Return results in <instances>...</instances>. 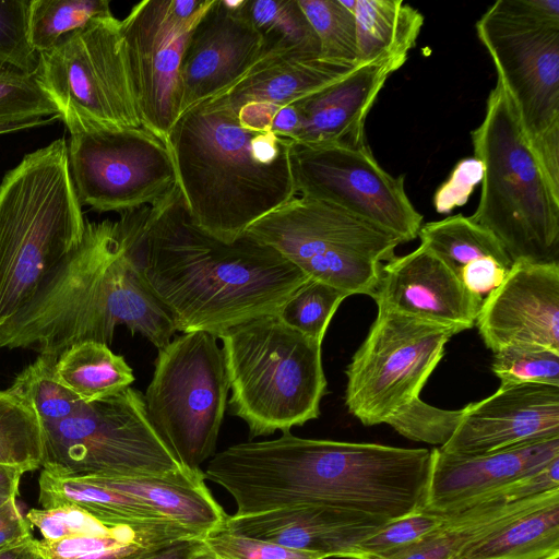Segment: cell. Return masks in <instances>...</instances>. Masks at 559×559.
Masks as SVG:
<instances>
[{"label":"cell","mask_w":559,"mask_h":559,"mask_svg":"<svg viewBox=\"0 0 559 559\" xmlns=\"http://www.w3.org/2000/svg\"><path fill=\"white\" fill-rule=\"evenodd\" d=\"M119 221L176 332L218 338L238 324L276 314L308 280L247 231L225 242L199 228L177 185L156 203L120 213Z\"/></svg>","instance_id":"obj_1"},{"label":"cell","mask_w":559,"mask_h":559,"mask_svg":"<svg viewBox=\"0 0 559 559\" xmlns=\"http://www.w3.org/2000/svg\"><path fill=\"white\" fill-rule=\"evenodd\" d=\"M432 453L426 448L307 439L290 431L215 453L204 476L236 515L317 506L388 522L421 508Z\"/></svg>","instance_id":"obj_2"},{"label":"cell","mask_w":559,"mask_h":559,"mask_svg":"<svg viewBox=\"0 0 559 559\" xmlns=\"http://www.w3.org/2000/svg\"><path fill=\"white\" fill-rule=\"evenodd\" d=\"M120 324L158 349L176 333L119 222H86L79 246L0 326V348L59 357L83 342L109 345Z\"/></svg>","instance_id":"obj_3"},{"label":"cell","mask_w":559,"mask_h":559,"mask_svg":"<svg viewBox=\"0 0 559 559\" xmlns=\"http://www.w3.org/2000/svg\"><path fill=\"white\" fill-rule=\"evenodd\" d=\"M293 143L271 130L243 128L237 110L215 97L177 118L166 145L191 221L231 242L297 195Z\"/></svg>","instance_id":"obj_4"},{"label":"cell","mask_w":559,"mask_h":559,"mask_svg":"<svg viewBox=\"0 0 559 559\" xmlns=\"http://www.w3.org/2000/svg\"><path fill=\"white\" fill-rule=\"evenodd\" d=\"M85 223L63 138L26 154L4 175L0 183V326L79 246Z\"/></svg>","instance_id":"obj_5"},{"label":"cell","mask_w":559,"mask_h":559,"mask_svg":"<svg viewBox=\"0 0 559 559\" xmlns=\"http://www.w3.org/2000/svg\"><path fill=\"white\" fill-rule=\"evenodd\" d=\"M471 138L484 175L478 205L469 218L498 239L512 263H559V195L544 176L498 80Z\"/></svg>","instance_id":"obj_6"},{"label":"cell","mask_w":559,"mask_h":559,"mask_svg":"<svg viewBox=\"0 0 559 559\" xmlns=\"http://www.w3.org/2000/svg\"><path fill=\"white\" fill-rule=\"evenodd\" d=\"M229 380V405L251 438L287 432L320 415L326 393L322 342L277 314L254 318L218 336Z\"/></svg>","instance_id":"obj_7"},{"label":"cell","mask_w":559,"mask_h":559,"mask_svg":"<svg viewBox=\"0 0 559 559\" xmlns=\"http://www.w3.org/2000/svg\"><path fill=\"white\" fill-rule=\"evenodd\" d=\"M247 233L271 246L308 278L347 296H372L383 262L403 243L396 235L334 204L295 195Z\"/></svg>","instance_id":"obj_8"},{"label":"cell","mask_w":559,"mask_h":559,"mask_svg":"<svg viewBox=\"0 0 559 559\" xmlns=\"http://www.w3.org/2000/svg\"><path fill=\"white\" fill-rule=\"evenodd\" d=\"M43 471L60 478L154 476L183 469L156 432L143 394L126 388L40 426Z\"/></svg>","instance_id":"obj_9"},{"label":"cell","mask_w":559,"mask_h":559,"mask_svg":"<svg viewBox=\"0 0 559 559\" xmlns=\"http://www.w3.org/2000/svg\"><path fill=\"white\" fill-rule=\"evenodd\" d=\"M229 392L217 337L194 331L158 349L144 403L156 432L183 468L215 454Z\"/></svg>","instance_id":"obj_10"},{"label":"cell","mask_w":559,"mask_h":559,"mask_svg":"<svg viewBox=\"0 0 559 559\" xmlns=\"http://www.w3.org/2000/svg\"><path fill=\"white\" fill-rule=\"evenodd\" d=\"M34 75L69 132L91 126L143 127L121 24L114 14L38 53Z\"/></svg>","instance_id":"obj_11"},{"label":"cell","mask_w":559,"mask_h":559,"mask_svg":"<svg viewBox=\"0 0 559 559\" xmlns=\"http://www.w3.org/2000/svg\"><path fill=\"white\" fill-rule=\"evenodd\" d=\"M528 146L559 134V22L535 0H498L475 24Z\"/></svg>","instance_id":"obj_12"},{"label":"cell","mask_w":559,"mask_h":559,"mask_svg":"<svg viewBox=\"0 0 559 559\" xmlns=\"http://www.w3.org/2000/svg\"><path fill=\"white\" fill-rule=\"evenodd\" d=\"M459 331L391 309L378 316L346 368L345 404L365 426L386 424L419 397Z\"/></svg>","instance_id":"obj_13"},{"label":"cell","mask_w":559,"mask_h":559,"mask_svg":"<svg viewBox=\"0 0 559 559\" xmlns=\"http://www.w3.org/2000/svg\"><path fill=\"white\" fill-rule=\"evenodd\" d=\"M69 133V169L82 206L123 213L156 203L177 185L169 148L144 127Z\"/></svg>","instance_id":"obj_14"},{"label":"cell","mask_w":559,"mask_h":559,"mask_svg":"<svg viewBox=\"0 0 559 559\" xmlns=\"http://www.w3.org/2000/svg\"><path fill=\"white\" fill-rule=\"evenodd\" d=\"M290 165L300 195L324 201L396 235L403 242L418 237L423 215L394 177L373 156L367 140L359 143H293Z\"/></svg>","instance_id":"obj_15"},{"label":"cell","mask_w":559,"mask_h":559,"mask_svg":"<svg viewBox=\"0 0 559 559\" xmlns=\"http://www.w3.org/2000/svg\"><path fill=\"white\" fill-rule=\"evenodd\" d=\"M213 0H144L120 21L142 126L165 144L186 41Z\"/></svg>","instance_id":"obj_16"},{"label":"cell","mask_w":559,"mask_h":559,"mask_svg":"<svg viewBox=\"0 0 559 559\" xmlns=\"http://www.w3.org/2000/svg\"><path fill=\"white\" fill-rule=\"evenodd\" d=\"M246 3L213 0L191 31L178 74L177 118L226 92L259 60L262 38L246 13Z\"/></svg>","instance_id":"obj_17"},{"label":"cell","mask_w":559,"mask_h":559,"mask_svg":"<svg viewBox=\"0 0 559 559\" xmlns=\"http://www.w3.org/2000/svg\"><path fill=\"white\" fill-rule=\"evenodd\" d=\"M475 324L492 353L512 345L559 353V263H512Z\"/></svg>","instance_id":"obj_18"},{"label":"cell","mask_w":559,"mask_h":559,"mask_svg":"<svg viewBox=\"0 0 559 559\" xmlns=\"http://www.w3.org/2000/svg\"><path fill=\"white\" fill-rule=\"evenodd\" d=\"M559 438V386H499L490 396L463 407L462 418L440 451L478 455Z\"/></svg>","instance_id":"obj_19"},{"label":"cell","mask_w":559,"mask_h":559,"mask_svg":"<svg viewBox=\"0 0 559 559\" xmlns=\"http://www.w3.org/2000/svg\"><path fill=\"white\" fill-rule=\"evenodd\" d=\"M421 509L454 515L559 459V438L539 440L478 455L431 450Z\"/></svg>","instance_id":"obj_20"},{"label":"cell","mask_w":559,"mask_h":559,"mask_svg":"<svg viewBox=\"0 0 559 559\" xmlns=\"http://www.w3.org/2000/svg\"><path fill=\"white\" fill-rule=\"evenodd\" d=\"M371 297L378 308L451 326L459 333L475 325L483 302L421 243L382 265Z\"/></svg>","instance_id":"obj_21"},{"label":"cell","mask_w":559,"mask_h":559,"mask_svg":"<svg viewBox=\"0 0 559 559\" xmlns=\"http://www.w3.org/2000/svg\"><path fill=\"white\" fill-rule=\"evenodd\" d=\"M386 522L317 506H297L251 515H228L225 526L238 534L292 549L348 558L353 546Z\"/></svg>","instance_id":"obj_22"},{"label":"cell","mask_w":559,"mask_h":559,"mask_svg":"<svg viewBox=\"0 0 559 559\" xmlns=\"http://www.w3.org/2000/svg\"><path fill=\"white\" fill-rule=\"evenodd\" d=\"M394 72L385 61L359 64L341 80L292 103L298 116L292 141L307 145L366 141L367 116Z\"/></svg>","instance_id":"obj_23"},{"label":"cell","mask_w":559,"mask_h":559,"mask_svg":"<svg viewBox=\"0 0 559 559\" xmlns=\"http://www.w3.org/2000/svg\"><path fill=\"white\" fill-rule=\"evenodd\" d=\"M358 66L329 60L321 55L260 57L235 85L214 97L235 110L249 102L286 106L341 80Z\"/></svg>","instance_id":"obj_24"},{"label":"cell","mask_w":559,"mask_h":559,"mask_svg":"<svg viewBox=\"0 0 559 559\" xmlns=\"http://www.w3.org/2000/svg\"><path fill=\"white\" fill-rule=\"evenodd\" d=\"M136 497L167 520L201 536L225 523L227 513L205 485L204 473L187 468L154 476L93 477Z\"/></svg>","instance_id":"obj_25"},{"label":"cell","mask_w":559,"mask_h":559,"mask_svg":"<svg viewBox=\"0 0 559 559\" xmlns=\"http://www.w3.org/2000/svg\"><path fill=\"white\" fill-rule=\"evenodd\" d=\"M38 487L43 509L71 506L116 526L148 527L170 521L136 497L107 487L93 477L60 478L41 471Z\"/></svg>","instance_id":"obj_26"},{"label":"cell","mask_w":559,"mask_h":559,"mask_svg":"<svg viewBox=\"0 0 559 559\" xmlns=\"http://www.w3.org/2000/svg\"><path fill=\"white\" fill-rule=\"evenodd\" d=\"M358 63L389 62L397 71L424 25L420 11L402 0H356Z\"/></svg>","instance_id":"obj_27"},{"label":"cell","mask_w":559,"mask_h":559,"mask_svg":"<svg viewBox=\"0 0 559 559\" xmlns=\"http://www.w3.org/2000/svg\"><path fill=\"white\" fill-rule=\"evenodd\" d=\"M559 552V495L466 544L452 559H544Z\"/></svg>","instance_id":"obj_28"},{"label":"cell","mask_w":559,"mask_h":559,"mask_svg":"<svg viewBox=\"0 0 559 559\" xmlns=\"http://www.w3.org/2000/svg\"><path fill=\"white\" fill-rule=\"evenodd\" d=\"M556 495H559V489L521 500H512L504 495L489 497L479 504L450 515L443 527L417 544L382 559H452L469 542Z\"/></svg>","instance_id":"obj_29"},{"label":"cell","mask_w":559,"mask_h":559,"mask_svg":"<svg viewBox=\"0 0 559 559\" xmlns=\"http://www.w3.org/2000/svg\"><path fill=\"white\" fill-rule=\"evenodd\" d=\"M56 369L62 383L84 402L115 394L134 381L124 357L97 342L67 348L58 357Z\"/></svg>","instance_id":"obj_30"},{"label":"cell","mask_w":559,"mask_h":559,"mask_svg":"<svg viewBox=\"0 0 559 559\" xmlns=\"http://www.w3.org/2000/svg\"><path fill=\"white\" fill-rule=\"evenodd\" d=\"M418 237L456 277L463 269L485 258L512 265L498 239L462 214L421 225Z\"/></svg>","instance_id":"obj_31"},{"label":"cell","mask_w":559,"mask_h":559,"mask_svg":"<svg viewBox=\"0 0 559 559\" xmlns=\"http://www.w3.org/2000/svg\"><path fill=\"white\" fill-rule=\"evenodd\" d=\"M246 13L262 38L260 57L320 55L318 37L298 0H247Z\"/></svg>","instance_id":"obj_32"},{"label":"cell","mask_w":559,"mask_h":559,"mask_svg":"<svg viewBox=\"0 0 559 559\" xmlns=\"http://www.w3.org/2000/svg\"><path fill=\"white\" fill-rule=\"evenodd\" d=\"M58 357L39 354L13 379L7 391L29 408L40 426L56 424L72 415L84 401L60 380Z\"/></svg>","instance_id":"obj_33"},{"label":"cell","mask_w":559,"mask_h":559,"mask_svg":"<svg viewBox=\"0 0 559 559\" xmlns=\"http://www.w3.org/2000/svg\"><path fill=\"white\" fill-rule=\"evenodd\" d=\"M110 14L107 0L29 1V44L37 53L48 51L93 21Z\"/></svg>","instance_id":"obj_34"},{"label":"cell","mask_w":559,"mask_h":559,"mask_svg":"<svg viewBox=\"0 0 559 559\" xmlns=\"http://www.w3.org/2000/svg\"><path fill=\"white\" fill-rule=\"evenodd\" d=\"M41 457L38 419L7 390L0 391V464L25 473L41 467Z\"/></svg>","instance_id":"obj_35"},{"label":"cell","mask_w":559,"mask_h":559,"mask_svg":"<svg viewBox=\"0 0 559 559\" xmlns=\"http://www.w3.org/2000/svg\"><path fill=\"white\" fill-rule=\"evenodd\" d=\"M320 45V55L329 60L358 63L356 22L340 0H298Z\"/></svg>","instance_id":"obj_36"},{"label":"cell","mask_w":559,"mask_h":559,"mask_svg":"<svg viewBox=\"0 0 559 559\" xmlns=\"http://www.w3.org/2000/svg\"><path fill=\"white\" fill-rule=\"evenodd\" d=\"M450 516L433 514L421 508L388 521L357 542L347 559H382L393 556L443 527Z\"/></svg>","instance_id":"obj_37"},{"label":"cell","mask_w":559,"mask_h":559,"mask_svg":"<svg viewBox=\"0 0 559 559\" xmlns=\"http://www.w3.org/2000/svg\"><path fill=\"white\" fill-rule=\"evenodd\" d=\"M346 297L333 286L308 278L276 314L294 330L322 342L335 311Z\"/></svg>","instance_id":"obj_38"},{"label":"cell","mask_w":559,"mask_h":559,"mask_svg":"<svg viewBox=\"0 0 559 559\" xmlns=\"http://www.w3.org/2000/svg\"><path fill=\"white\" fill-rule=\"evenodd\" d=\"M57 119H61L58 108L34 74L0 67V126Z\"/></svg>","instance_id":"obj_39"},{"label":"cell","mask_w":559,"mask_h":559,"mask_svg":"<svg viewBox=\"0 0 559 559\" xmlns=\"http://www.w3.org/2000/svg\"><path fill=\"white\" fill-rule=\"evenodd\" d=\"M491 371L500 386L547 384L559 386V353L535 346H507L493 353Z\"/></svg>","instance_id":"obj_40"},{"label":"cell","mask_w":559,"mask_h":559,"mask_svg":"<svg viewBox=\"0 0 559 559\" xmlns=\"http://www.w3.org/2000/svg\"><path fill=\"white\" fill-rule=\"evenodd\" d=\"M28 0H0V67L35 74L38 53L28 39Z\"/></svg>","instance_id":"obj_41"},{"label":"cell","mask_w":559,"mask_h":559,"mask_svg":"<svg viewBox=\"0 0 559 559\" xmlns=\"http://www.w3.org/2000/svg\"><path fill=\"white\" fill-rule=\"evenodd\" d=\"M463 408L445 411L414 400L386 424L407 439L432 445H443L453 435Z\"/></svg>","instance_id":"obj_42"},{"label":"cell","mask_w":559,"mask_h":559,"mask_svg":"<svg viewBox=\"0 0 559 559\" xmlns=\"http://www.w3.org/2000/svg\"><path fill=\"white\" fill-rule=\"evenodd\" d=\"M25 516L32 531L35 528L41 536L40 540L44 542L79 536L110 535L122 528L131 527L106 524L85 511L71 506L31 509Z\"/></svg>","instance_id":"obj_43"},{"label":"cell","mask_w":559,"mask_h":559,"mask_svg":"<svg viewBox=\"0 0 559 559\" xmlns=\"http://www.w3.org/2000/svg\"><path fill=\"white\" fill-rule=\"evenodd\" d=\"M203 540L215 559H328L321 554L292 549L235 533L225 524L207 532Z\"/></svg>","instance_id":"obj_44"},{"label":"cell","mask_w":559,"mask_h":559,"mask_svg":"<svg viewBox=\"0 0 559 559\" xmlns=\"http://www.w3.org/2000/svg\"><path fill=\"white\" fill-rule=\"evenodd\" d=\"M484 167L476 157L461 159L433 195L435 210L448 214L455 207L464 205L475 187L481 182Z\"/></svg>","instance_id":"obj_45"},{"label":"cell","mask_w":559,"mask_h":559,"mask_svg":"<svg viewBox=\"0 0 559 559\" xmlns=\"http://www.w3.org/2000/svg\"><path fill=\"white\" fill-rule=\"evenodd\" d=\"M114 559H215L203 537L183 538L148 546Z\"/></svg>","instance_id":"obj_46"},{"label":"cell","mask_w":559,"mask_h":559,"mask_svg":"<svg viewBox=\"0 0 559 559\" xmlns=\"http://www.w3.org/2000/svg\"><path fill=\"white\" fill-rule=\"evenodd\" d=\"M29 534L33 531L16 499L0 508V546Z\"/></svg>","instance_id":"obj_47"},{"label":"cell","mask_w":559,"mask_h":559,"mask_svg":"<svg viewBox=\"0 0 559 559\" xmlns=\"http://www.w3.org/2000/svg\"><path fill=\"white\" fill-rule=\"evenodd\" d=\"M282 106L265 102H249L237 109L239 123L253 131H270L276 111Z\"/></svg>","instance_id":"obj_48"},{"label":"cell","mask_w":559,"mask_h":559,"mask_svg":"<svg viewBox=\"0 0 559 559\" xmlns=\"http://www.w3.org/2000/svg\"><path fill=\"white\" fill-rule=\"evenodd\" d=\"M0 559H46L38 539L26 535L0 546Z\"/></svg>","instance_id":"obj_49"},{"label":"cell","mask_w":559,"mask_h":559,"mask_svg":"<svg viewBox=\"0 0 559 559\" xmlns=\"http://www.w3.org/2000/svg\"><path fill=\"white\" fill-rule=\"evenodd\" d=\"M23 474L21 468L0 464V508L16 499Z\"/></svg>","instance_id":"obj_50"},{"label":"cell","mask_w":559,"mask_h":559,"mask_svg":"<svg viewBox=\"0 0 559 559\" xmlns=\"http://www.w3.org/2000/svg\"><path fill=\"white\" fill-rule=\"evenodd\" d=\"M50 122H27V123H15V124H7L0 126V134L10 133L15 131L27 130L35 127H40L45 124H49Z\"/></svg>","instance_id":"obj_51"},{"label":"cell","mask_w":559,"mask_h":559,"mask_svg":"<svg viewBox=\"0 0 559 559\" xmlns=\"http://www.w3.org/2000/svg\"><path fill=\"white\" fill-rule=\"evenodd\" d=\"M544 559H559V552L545 557Z\"/></svg>","instance_id":"obj_52"}]
</instances>
